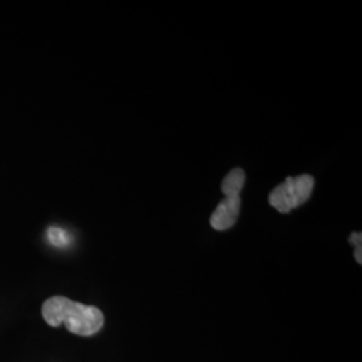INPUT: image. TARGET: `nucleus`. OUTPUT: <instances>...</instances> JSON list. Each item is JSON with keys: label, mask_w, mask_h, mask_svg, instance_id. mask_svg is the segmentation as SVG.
<instances>
[{"label": "nucleus", "mask_w": 362, "mask_h": 362, "mask_svg": "<svg viewBox=\"0 0 362 362\" xmlns=\"http://www.w3.org/2000/svg\"><path fill=\"white\" fill-rule=\"evenodd\" d=\"M42 315L52 327L64 324L77 336H93L104 326V314L100 309L61 296L49 298L43 303Z\"/></svg>", "instance_id": "nucleus-1"}, {"label": "nucleus", "mask_w": 362, "mask_h": 362, "mask_svg": "<svg viewBox=\"0 0 362 362\" xmlns=\"http://www.w3.org/2000/svg\"><path fill=\"white\" fill-rule=\"evenodd\" d=\"M349 242L354 246V258L361 263L362 262V235L361 233H353L350 235Z\"/></svg>", "instance_id": "nucleus-6"}, {"label": "nucleus", "mask_w": 362, "mask_h": 362, "mask_svg": "<svg viewBox=\"0 0 362 362\" xmlns=\"http://www.w3.org/2000/svg\"><path fill=\"white\" fill-rule=\"evenodd\" d=\"M313 188H314V179L310 175L287 177L270 194L269 203L278 212L288 214L294 208L302 206L309 200Z\"/></svg>", "instance_id": "nucleus-2"}, {"label": "nucleus", "mask_w": 362, "mask_h": 362, "mask_svg": "<svg viewBox=\"0 0 362 362\" xmlns=\"http://www.w3.org/2000/svg\"><path fill=\"white\" fill-rule=\"evenodd\" d=\"M246 181L245 170L235 168L224 177L221 182V192L226 196H239Z\"/></svg>", "instance_id": "nucleus-4"}, {"label": "nucleus", "mask_w": 362, "mask_h": 362, "mask_svg": "<svg viewBox=\"0 0 362 362\" xmlns=\"http://www.w3.org/2000/svg\"><path fill=\"white\" fill-rule=\"evenodd\" d=\"M49 239L55 246H65L69 243V238L64 230L59 228H50L49 230Z\"/></svg>", "instance_id": "nucleus-5"}, {"label": "nucleus", "mask_w": 362, "mask_h": 362, "mask_svg": "<svg viewBox=\"0 0 362 362\" xmlns=\"http://www.w3.org/2000/svg\"><path fill=\"white\" fill-rule=\"evenodd\" d=\"M240 212V197L226 196L211 216V226L216 231H226L236 223Z\"/></svg>", "instance_id": "nucleus-3"}]
</instances>
